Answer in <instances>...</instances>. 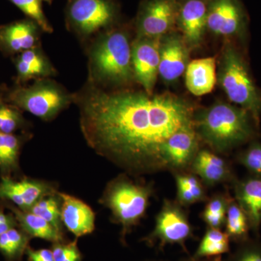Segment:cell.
<instances>
[{"label": "cell", "instance_id": "1", "mask_svg": "<svg viewBox=\"0 0 261 261\" xmlns=\"http://www.w3.org/2000/svg\"><path fill=\"white\" fill-rule=\"evenodd\" d=\"M87 145L127 172L147 174L167 169L165 144L194 127L191 102L175 94L109 91L87 82L73 94Z\"/></svg>", "mask_w": 261, "mask_h": 261}, {"label": "cell", "instance_id": "2", "mask_svg": "<svg viewBox=\"0 0 261 261\" xmlns=\"http://www.w3.org/2000/svg\"><path fill=\"white\" fill-rule=\"evenodd\" d=\"M89 80L91 83L121 86L134 79L132 44L125 28H113L99 33L88 49Z\"/></svg>", "mask_w": 261, "mask_h": 261}, {"label": "cell", "instance_id": "3", "mask_svg": "<svg viewBox=\"0 0 261 261\" xmlns=\"http://www.w3.org/2000/svg\"><path fill=\"white\" fill-rule=\"evenodd\" d=\"M252 119L243 108L221 102L195 112L194 128L199 139L216 152L223 153L251 139L254 135Z\"/></svg>", "mask_w": 261, "mask_h": 261}, {"label": "cell", "instance_id": "4", "mask_svg": "<svg viewBox=\"0 0 261 261\" xmlns=\"http://www.w3.org/2000/svg\"><path fill=\"white\" fill-rule=\"evenodd\" d=\"M151 184L118 176L108 183L99 202L111 211L113 221L121 226L123 238L145 217L153 194Z\"/></svg>", "mask_w": 261, "mask_h": 261}, {"label": "cell", "instance_id": "5", "mask_svg": "<svg viewBox=\"0 0 261 261\" xmlns=\"http://www.w3.org/2000/svg\"><path fill=\"white\" fill-rule=\"evenodd\" d=\"M218 80L228 99L247 111L254 121L258 123L261 116V94L243 57L232 44L225 45Z\"/></svg>", "mask_w": 261, "mask_h": 261}, {"label": "cell", "instance_id": "6", "mask_svg": "<svg viewBox=\"0 0 261 261\" xmlns=\"http://www.w3.org/2000/svg\"><path fill=\"white\" fill-rule=\"evenodd\" d=\"M3 99L20 111L49 121L73 102V94L47 78L36 80L29 87L18 86L10 89Z\"/></svg>", "mask_w": 261, "mask_h": 261}, {"label": "cell", "instance_id": "7", "mask_svg": "<svg viewBox=\"0 0 261 261\" xmlns=\"http://www.w3.org/2000/svg\"><path fill=\"white\" fill-rule=\"evenodd\" d=\"M65 15L68 30L84 40L114 27L119 8L115 0H68Z\"/></svg>", "mask_w": 261, "mask_h": 261}, {"label": "cell", "instance_id": "8", "mask_svg": "<svg viewBox=\"0 0 261 261\" xmlns=\"http://www.w3.org/2000/svg\"><path fill=\"white\" fill-rule=\"evenodd\" d=\"M179 0H143L135 27L138 38L161 39L176 24Z\"/></svg>", "mask_w": 261, "mask_h": 261}, {"label": "cell", "instance_id": "9", "mask_svg": "<svg viewBox=\"0 0 261 261\" xmlns=\"http://www.w3.org/2000/svg\"><path fill=\"white\" fill-rule=\"evenodd\" d=\"M192 228L185 211L178 202L165 200L155 219V224L147 240L161 248L168 245L185 247L192 238Z\"/></svg>", "mask_w": 261, "mask_h": 261}, {"label": "cell", "instance_id": "10", "mask_svg": "<svg viewBox=\"0 0 261 261\" xmlns=\"http://www.w3.org/2000/svg\"><path fill=\"white\" fill-rule=\"evenodd\" d=\"M248 16L241 0H209L207 29L215 35L242 37Z\"/></svg>", "mask_w": 261, "mask_h": 261}, {"label": "cell", "instance_id": "11", "mask_svg": "<svg viewBox=\"0 0 261 261\" xmlns=\"http://www.w3.org/2000/svg\"><path fill=\"white\" fill-rule=\"evenodd\" d=\"M58 192L49 182L34 178L13 179L2 176L0 181V202H8L22 211H28L44 197Z\"/></svg>", "mask_w": 261, "mask_h": 261}, {"label": "cell", "instance_id": "12", "mask_svg": "<svg viewBox=\"0 0 261 261\" xmlns=\"http://www.w3.org/2000/svg\"><path fill=\"white\" fill-rule=\"evenodd\" d=\"M161 39L137 37L132 44L134 79L147 93L152 94L159 75Z\"/></svg>", "mask_w": 261, "mask_h": 261}, {"label": "cell", "instance_id": "13", "mask_svg": "<svg viewBox=\"0 0 261 261\" xmlns=\"http://www.w3.org/2000/svg\"><path fill=\"white\" fill-rule=\"evenodd\" d=\"M160 76L167 83L178 80L189 64L188 44L181 34L170 32L161 38Z\"/></svg>", "mask_w": 261, "mask_h": 261}, {"label": "cell", "instance_id": "14", "mask_svg": "<svg viewBox=\"0 0 261 261\" xmlns=\"http://www.w3.org/2000/svg\"><path fill=\"white\" fill-rule=\"evenodd\" d=\"M41 32L39 25L28 18L0 25V50L12 56L40 47Z\"/></svg>", "mask_w": 261, "mask_h": 261}, {"label": "cell", "instance_id": "15", "mask_svg": "<svg viewBox=\"0 0 261 261\" xmlns=\"http://www.w3.org/2000/svg\"><path fill=\"white\" fill-rule=\"evenodd\" d=\"M209 0H179L177 24L188 46L198 45L207 30Z\"/></svg>", "mask_w": 261, "mask_h": 261}, {"label": "cell", "instance_id": "16", "mask_svg": "<svg viewBox=\"0 0 261 261\" xmlns=\"http://www.w3.org/2000/svg\"><path fill=\"white\" fill-rule=\"evenodd\" d=\"M61 198V220L67 229L76 238L93 232L95 214L83 201L59 192Z\"/></svg>", "mask_w": 261, "mask_h": 261}, {"label": "cell", "instance_id": "17", "mask_svg": "<svg viewBox=\"0 0 261 261\" xmlns=\"http://www.w3.org/2000/svg\"><path fill=\"white\" fill-rule=\"evenodd\" d=\"M198 139L194 127L173 135L163 148V159L167 169L174 171L189 166L198 152Z\"/></svg>", "mask_w": 261, "mask_h": 261}, {"label": "cell", "instance_id": "18", "mask_svg": "<svg viewBox=\"0 0 261 261\" xmlns=\"http://www.w3.org/2000/svg\"><path fill=\"white\" fill-rule=\"evenodd\" d=\"M235 201L246 215L250 228L258 231L261 224V177L254 176L237 182Z\"/></svg>", "mask_w": 261, "mask_h": 261}, {"label": "cell", "instance_id": "19", "mask_svg": "<svg viewBox=\"0 0 261 261\" xmlns=\"http://www.w3.org/2000/svg\"><path fill=\"white\" fill-rule=\"evenodd\" d=\"M17 82L25 83L31 80H42L56 75L57 70L40 47L20 53L15 61Z\"/></svg>", "mask_w": 261, "mask_h": 261}, {"label": "cell", "instance_id": "20", "mask_svg": "<svg viewBox=\"0 0 261 261\" xmlns=\"http://www.w3.org/2000/svg\"><path fill=\"white\" fill-rule=\"evenodd\" d=\"M190 165L192 172L207 186H216L231 177L227 163L214 152L206 149L198 151Z\"/></svg>", "mask_w": 261, "mask_h": 261}, {"label": "cell", "instance_id": "21", "mask_svg": "<svg viewBox=\"0 0 261 261\" xmlns=\"http://www.w3.org/2000/svg\"><path fill=\"white\" fill-rule=\"evenodd\" d=\"M187 88L195 96L211 93L217 81L216 60L201 58L189 63L185 70Z\"/></svg>", "mask_w": 261, "mask_h": 261}, {"label": "cell", "instance_id": "22", "mask_svg": "<svg viewBox=\"0 0 261 261\" xmlns=\"http://www.w3.org/2000/svg\"><path fill=\"white\" fill-rule=\"evenodd\" d=\"M13 212L19 227L32 238L42 239L53 243L63 242V232L58 231L47 221L32 214L30 211L20 210L12 204L4 202Z\"/></svg>", "mask_w": 261, "mask_h": 261}, {"label": "cell", "instance_id": "23", "mask_svg": "<svg viewBox=\"0 0 261 261\" xmlns=\"http://www.w3.org/2000/svg\"><path fill=\"white\" fill-rule=\"evenodd\" d=\"M24 138L14 134L0 132V173L10 176L20 170L19 157Z\"/></svg>", "mask_w": 261, "mask_h": 261}, {"label": "cell", "instance_id": "24", "mask_svg": "<svg viewBox=\"0 0 261 261\" xmlns=\"http://www.w3.org/2000/svg\"><path fill=\"white\" fill-rule=\"evenodd\" d=\"M30 238L21 228H10L0 234V252L8 261L19 260L27 251Z\"/></svg>", "mask_w": 261, "mask_h": 261}, {"label": "cell", "instance_id": "25", "mask_svg": "<svg viewBox=\"0 0 261 261\" xmlns=\"http://www.w3.org/2000/svg\"><path fill=\"white\" fill-rule=\"evenodd\" d=\"M229 237L221 229L209 228L201 240L195 258L218 256L229 250Z\"/></svg>", "mask_w": 261, "mask_h": 261}, {"label": "cell", "instance_id": "26", "mask_svg": "<svg viewBox=\"0 0 261 261\" xmlns=\"http://www.w3.org/2000/svg\"><path fill=\"white\" fill-rule=\"evenodd\" d=\"M32 214L37 215L47 221L58 231L63 232L61 220V198L59 192L56 194L47 196L38 201L35 205L31 207Z\"/></svg>", "mask_w": 261, "mask_h": 261}, {"label": "cell", "instance_id": "27", "mask_svg": "<svg viewBox=\"0 0 261 261\" xmlns=\"http://www.w3.org/2000/svg\"><path fill=\"white\" fill-rule=\"evenodd\" d=\"M225 226L226 233L229 238L243 240L246 238L250 228L248 219L235 200L231 199L228 203Z\"/></svg>", "mask_w": 261, "mask_h": 261}, {"label": "cell", "instance_id": "28", "mask_svg": "<svg viewBox=\"0 0 261 261\" xmlns=\"http://www.w3.org/2000/svg\"><path fill=\"white\" fill-rule=\"evenodd\" d=\"M230 200L226 196L217 195L211 197L206 204L202 217L209 228L221 229L224 226Z\"/></svg>", "mask_w": 261, "mask_h": 261}, {"label": "cell", "instance_id": "29", "mask_svg": "<svg viewBox=\"0 0 261 261\" xmlns=\"http://www.w3.org/2000/svg\"><path fill=\"white\" fill-rule=\"evenodd\" d=\"M27 124L20 110L0 98V132L14 134Z\"/></svg>", "mask_w": 261, "mask_h": 261}, {"label": "cell", "instance_id": "30", "mask_svg": "<svg viewBox=\"0 0 261 261\" xmlns=\"http://www.w3.org/2000/svg\"><path fill=\"white\" fill-rule=\"evenodd\" d=\"M39 25L43 32H53V27L43 11L42 0H8Z\"/></svg>", "mask_w": 261, "mask_h": 261}, {"label": "cell", "instance_id": "31", "mask_svg": "<svg viewBox=\"0 0 261 261\" xmlns=\"http://www.w3.org/2000/svg\"><path fill=\"white\" fill-rule=\"evenodd\" d=\"M240 163L255 176L261 177V144L252 143L240 155Z\"/></svg>", "mask_w": 261, "mask_h": 261}, {"label": "cell", "instance_id": "32", "mask_svg": "<svg viewBox=\"0 0 261 261\" xmlns=\"http://www.w3.org/2000/svg\"><path fill=\"white\" fill-rule=\"evenodd\" d=\"M51 250L54 261L82 260V255L77 246L76 240L68 244L63 243V242L53 243Z\"/></svg>", "mask_w": 261, "mask_h": 261}, {"label": "cell", "instance_id": "33", "mask_svg": "<svg viewBox=\"0 0 261 261\" xmlns=\"http://www.w3.org/2000/svg\"><path fill=\"white\" fill-rule=\"evenodd\" d=\"M174 174L176 181L180 182L189 190H191L198 202H202L205 200V190L197 177L192 174H181L178 173H175Z\"/></svg>", "mask_w": 261, "mask_h": 261}, {"label": "cell", "instance_id": "34", "mask_svg": "<svg viewBox=\"0 0 261 261\" xmlns=\"http://www.w3.org/2000/svg\"><path fill=\"white\" fill-rule=\"evenodd\" d=\"M232 261H261V247L250 245L242 249Z\"/></svg>", "mask_w": 261, "mask_h": 261}, {"label": "cell", "instance_id": "35", "mask_svg": "<svg viewBox=\"0 0 261 261\" xmlns=\"http://www.w3.org/2000/svg\"><path fill=\"white\" fill-rule=\"evenodd\" d=\"M176 191H177V200L181 206L191 205L196 202H199L191 190L187 188L180 182L176 181Z\"/></svg>", "mask_w": 261, "mask_h": 261}, {"label": "cell", "instance_id": "36", "mask_svg": "<svg viewBox=\"0 0 261 261\" xmlns=\"http://www.w3.org/2000/svg\"><path fill=\"white\" fill-rule=\"evenodd\" d=\"M25 253L28 255L29 261H54L53 252L49 249L33 250L28 247Z\"/></svg>", "mask_w": 261, "mask_h": 261}, {"label": "cell", "instance_id": "37", "mask_svg": "<svg viewBox=\"0 0 261 261\" xmlns=\"http://www.w3.org/2000/svg\"><path fill=\"white\" fill-rule=\"evenodd\" d=\"M18 222L14 215L5 214L3 211H0V234L10 229V228L17 227Z\"/></svg>", "mask_w": 261, "mask_h": 261}, {"label": "cell", "instance_id": "38", "mask_svg": "<svg viewBox=\"0 0 261 261\" xmlns=\"http://www.w3.org/2000/svg\"><path fill=\"white\" fill-rule=\"evenodd\" d=\"M42 1L46 2L49 5H51V3H53V0H42Z\"/></svg>", "mask_w": 261, "mask_h": 261}]
</instances>
